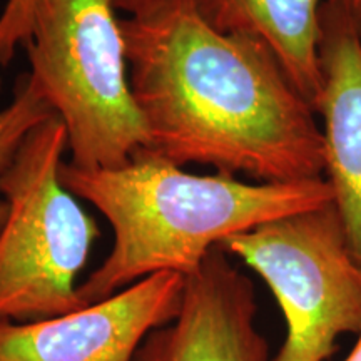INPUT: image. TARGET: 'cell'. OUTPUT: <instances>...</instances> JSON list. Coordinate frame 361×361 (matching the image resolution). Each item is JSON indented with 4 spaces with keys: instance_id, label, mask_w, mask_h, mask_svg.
<instances>
[{
    "instance_id": "obj_12",
    "label": "cell",
    "mask_w": 361,
    "mask_h": 361,
    "mask_svg": "<svg viewBox=\"0 0 361 361\" xmlns=\"http://www.w3.org/2000/svg\"><path fill=\"white\" fill-rule=\"evenodd\" d=\"M111 2L114 4L117 11L128 12L129 16H137L147 8L154 7L161 0H111Z\"/></svg>"
},
{
    "instance_id": "obj_14",
    "label": "cell",
    "mask_w": 361,
    "mask_h": 361,
    "mask_svg": "<svg viewBox=\"0 0 361 361\" xmlns=\"http://www.w3.org/2000/svg\"><path fill=\"white\" fill-rule=\"evenodd\" d=\"M7 218H8V204L4 197H0V233H2L4 226L7 223Z\"/></svg>"
},
{
    "instance_id": "obj_15",
    "label": "cell",
    "mask_w": 361,
    "mask_h": 361,
    "mask_svg": "<svg viewBox=\"0 0 361 361\" xmlns=\"http://www.w3.org/2000/svg\"><path fill=\"white\" fill-rule=\"evenodd\" d=\"M345 361H361V335L358 336V341H356L353 351H351Z\"/></svg>"
},
{
    "instance_id": "obj_8",
    "label": "cell",
    "mask_w": 361,
    "mask_h": 361,
    "mask_svg": "<svg viewBox=\"0 0 361 361\" xmlns=\"http://www.w3.org/2000/svg\"><path fill=\"white\" fill-rule=\"evenodd\" d=\"M319 22L322 89L314 111L323 119V178L361 263V40L336 0H324Z\"/></svg>"
},
{
    "instance_id": "obj_3",
    "label": "cell",
    "mask_w": 361,
    "mask_h": 361,
    "mask_svg": "<svg viewBox=\"0 0 361 361\" xmlns=\"http://www.w3.org/2000/svg\"><path fill=\"white\" fill-rule=\"evenodd\" d=\"M111 0H34L30 78L64 124L79 169H114L149 146Z\"/></svg>"
},
{
    "instance_id": "obj_10",
    "label": "cell",
    "mask_w": 361,
    "mask_h": 361,
    "mask_svg": "<svg viewBox=\"0 0 361 361\" xmlns=\"http://www.w3.org/2000/svg\"><path fill=\"white\" fill-rule=\"evenodd\" d=\"M54 116L56 112L40 94L30 74L19 78L12 104L0 111V178L12 166L29 134Z\"/></svg>"
},
{
    "instance_id": "obj_5",
    "label": "cell",
    "mask_w": 361,
    "mask_h": 361,
    "mask_svg": "<svg viewBox=\"0 0 361 361\" xmlns=\"http://www.w3.org/2000/svg\"><path fill=\"white\" fill-rule=\"evenodd\" d=\"M258 273L286 319L271 361H326L345 333L361 335V263L333 202L224 239L218 246Z\"/></svg>"
},
{
    "instance_id": "obj_11",
    "label": "cell",
    "mask_w": 361,
    "mask_h": 361,
    "mask_svg": "<svg viewBox=\"0 0 361 361\" xmlns=\"http://www.w3.org/2000/svg\"><path fill=\"white\" fill-rule=\"evenodd\" d=\"M34 0H8L0 16V66H7L13 52L29 39Z\"/></svg>"
},
{
    "instance_id": "obj_1",
    "label": "cell",
    "mask_w": 361,
    "mask_h": 361,
    "mask_svg": "<svg viewBox=\"0 0 361 361\" xmlns=\"http://www.w3.org/2000/svg\"><path fill=\"white\" fill-rule=\"evenodd\" d=\"M149 151L256 183L323 178L316 112L261 40L223 34L194 0L121 19Z\"/></svg>"
},
{
    "instance_id": "obj_6",
    "label": "cell",
    "mask_w": 361,
    "mask_h": 361,
    "mask_svg": "<svg viewBox=\"0 0 361 361\" xmlns=\"http://www.w3.org/2000/svg\"><path fill=\"white\" fill-rule=\"evenodd\" d=\"M184 284L164 271L72 313L0 322V361H133L149 333L179 314Z\"/></svg>"
},
{
    "instance_id": "obj_9",
    "label": "cell",
    "mask_w": 361,
    "mask_h": 361,
    "mask_svg": "<svg viewBox=\"0 0 361 361\" xmlns=\"http://www.w3.org/2000/svg\"><path fill=\"white\" fill-rule=\"evenodd\" d=\"M194 4L202 19L219 32L261 40L314 109L322 89L319 16L324 0H194Z\"/></svg>"
},
{
    "instance_id": "obj_7",
    "label": "cell",
    "mask_w": 361,
    "mask_h": 361,
    "mask_svg": "<svg viewBox=\"0 0 361 361\" xmlns=\"http://www.w3.org/2000/svg\"><path fill=\"white\" fill-rule=\"evenodd\" d=\"M256 314L255 284L216 246L186 276L179 314L149 333L133 361H271Z\"/></svg>"
},
{
    "instance_id": "obj_2",
    "label": "cell",
    "mask_w": 361,
    "mask_h": 361,
    "mask_svg": "<svg viewBox=\"0 0 361 361\" xmlns=\"http://www.w3.org/2000/svg\"><path fill=\"white\" fill-rule=\"evenodd\" d=\"M61 180L99 209L114 233L107 258L78 286L82 306L156 273L186 278L229 236L333 202L324 178L247 183L226 173L197 176L149 149L114 169L64 162Z\"/></svg>"
},
{
    "instance_id": "obj_4",
    "label": "cell",
    "mask_w": 361,
    "mask_h": 361,
    "mask_svg": "<svg viewBox=\"0 0 361 361\" xmlns=\"http://www.w3.org/2000/svg\"><path fill=\"white\" fill-rule=\"evenodd\" d=\"M66 147V128L54 116L29 134L0 178L8 204L0 233V322H40L84 308L75 281L101 231L62 184Z\"/></svg>"
},
{
    "instance_id": "obj_13",
    "label": "cell",
    "mask_w": 361,
    "mask_h": 361,
    "mask_svg": "<svg viewBox=\"0 0 361 361\" xmlns=\"http://www.w3.org/2000/svg\"><path fill=\"white\" fill-rule=\"evenodd\" d=\"M345 7L346 13L350 16L351 24H353L356 34L361 40V0H336Z\"/></svg>"
}]
</instances>
